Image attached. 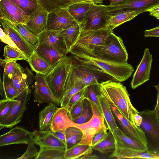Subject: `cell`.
Returning <instances> with one entry per match:
<instances>
[{"mask_svg":"<svg viewBox=\"0 0 159 159\" xmlns=\"http://www.w3.org/2000/svg\"><path fill=\"white\" fill-rule=\"evenodd\" d=\"M3 56L6 61H15L25 60L27 61L29 58L23 52L19 51L8 45L4 46Z\"/></svg>","mask_w":159,"mask_h":159,"instance_id":"cell-38","label":"cell"},{"mask_svg":"<svg viewBox=\"0 0 159 159\" xmlns=\"http://www.w3.org/2000/svg\"><path fill=\"white\" fill-rule=\"evenodd\" d=\"M70 1L72 4L75 3L83 2H91L93 3L91 0H70Z\"/></svg>","mask_w":159,"mask_h":159,"instance_id":"cell-59","label":"cell"},{"mask_svg":"<svg viewBox=\"0 0 159 159\" xmlns=\"http://www.w3.org/2000/svg\"><path fill=\"white\" fill-rule=\"evenodd\" d=\"M65 152L64 150L40 146L35 159H64Z\"/></svg>","mask_w":159,"mask_h":159,"instance_id":"cell-34","label":"cell"},{"mask_svg":"<svg viewBox=\"0 0 159 159\" xmlns=\"http://www.w3.org/2000/svg\"><path fill=\"white\" fill-rule=\"evenodd\" d=\"M86 86L81 81H77L64 94L60 102L61 107L66 106L72 97Z\"/></svg>","mask_w":159,"mask_h":159,"instance_id":"cell-41","label":"cell"},{"mask_svg":"<svg viewBox=\"0 0 159 159\" xmlns=\"http://www.w3.org/2000/svg\"><path fill=\"white\" fill-rule=\"evenodd\" d=\"M57 108V106L55 104L50 103L39 112V130L44 131L50 129L54 114Z\"/></svg>","mask_w":159,"mask_h":159,"instance_id":"cell-30","label":"cell"},{"mask_svg":"<svg viewBox=\"0 0 159 159\" xmlns=\"http://www.w3.org/2000/svg\"><path fill=\"white\" fill-rule=\"evenodd\" d=\"M104 0H91L92 2L95 4H98L102 3Z\"/></svg>","mask_w":159,"mask_h":159,"instance_id":"cell-62","label":"cell"},{"mask_svg":"<svg viewBox=\"0 0 159 159\" xmlns=\"http://www.w3.org/2000/svg\"><path fill=\"white\" fill-rule=\"evenodd\" d=\"M108 129H103L94 136L92 141V147H94L103 141L107 136Z\"/></svg>","mask_w":159,"mask_h":159,"instance_id":"cell-49","label":"cell"},{"mask_svg":"<svg viewBox=\"0 0 159 159\" xmlns=\"http://www.w3.org/2000/svg\"><path fill=\"white\" fill-rule=\"evenodd\" d=\"M126 0H110V5H112L120 3Z\"/></svg>","mask_w":159,"mask_h":159,"instance_id":"cell-60","label":"cell"},{"mask_svg":"<svg viewBox=\"0 0 159 159\" xmlns=\"http://www.w3.org/2000/svg\"><path fill=\"white\" fill-rule=\"evenodd\" d=\"M53 133V134L64 144L66 147V141L65 133L59 131H57Z\"/></svg>","mask_w":159,"mask_h":159,"instance_id":"cell-56","label":"cell"},{"mask_svg":"<svg viewBox=\"0 0 159 159\" xmlns=\"http://www.w3.org/2000/svg\"><path fill=\"white\" fill-rule=\"evenodd\" d=\"M9 21L28 41L34 45L37 43L38 40L37 37L34 35L25 25L20 23Z\"/></svg>","mask_w":159,"mask_h":159,"instance_id":"cell-44","label":"cell"},{"mask_svg":"<svg viewBox=\"0 0 159 159\" xmlns=\"http://www.w3.org/2000/svg\"><path fill=\"white\" fill-rule=\"evenodd\" d=\"M112 134L115 142V151L123 149L147 150L146 147L145 145L127 136L119 128Z\"/></svg>","mask_w":159,"mask_h":159,"instance_id":"cell-23","label":"cell"},{"mask_svg":"<svg viewBox=\"0 0 159 159\" xmlns=\"http://www.w3.org/2000/svg\"><path fill=\"white\" fill-rule=\"evenodd\" d=\"M141 12L133 10H124L109 13L106 20V26L111 30L122 24L130 20Z\"/></svg>","mask_w":159,"mask_h":159,"instance_id":"cell-21","label":"cell"},{"mask_svg":"<svg viewBox=\"0 0 159 159\" xmlns=\"http://www.w3.org/2000/svg\"><path fill=\"white\" fill-rule=\"evenodd\" d=\"M93 115L91 104L89 99L84 97L80 115L73 121L79 124L85 123L91 118Z\"/></svg>","mask_w":159,"mask_h":159,"instance_id":"cell-40","label":"cell"},{"mask_svg":"<svg viewBox=\"0 0 159 159\" xmlns=\"http://www.w3.org/2000/svg\"><path fill=\"white\" fill-rule=\"evenodd\" d=\"M146 11L149 12L150 15L159 20V3L148 9Z\"/></svg>","mask_w":159,"mask_h":159,"instance_id":"cell-53","label":"cell"},{"mask_svg":"<svg viewBox=\"0 0 159 159\" xmlns=\"http://www.w3.org/2000/svg\"><path fill=\"white\" fill-rule=\"evenodd\" d=\"M66 141V150L79 144L83 136L82 131L79 129L70 127L66 129L65 132Z\"/></svg>","mask_w":159,"mask_h":159,"instance_id":"cell-35","label":"cell"},{"mask_svg":"<svg viewBox=\"0 0 159 159\" xmlns=\"http://www.w3.org/2000/svg\"><path fill=\"white\" fill-rule=\"evenodd\" d=\"M98 157L95 155H92V153L89 154L81 157L80 159H97Z\"/></svg>","mask_w":159,"mask_h":159,"instance_id":"cell-58","label":"cell"},{"mask_svg":"<svg viewBox=\"0 0 159 159\" xmlns=\"http://www.w3.org/2000/svg\"><path fill=\"white\" fill-rule=\"evenodd\" d=\"M34 132H30L19 126L12 128L0 136V146L14 144L35 143Z\"/></svg>","mask_w":159,"mask_h":159,"instance_id":"cell-14","label":"cell"},{"mask_svg":"<svg viewBox=\"0 0 159 159\" xmlns=\"http://www.w3.org/2000/svg\"><path fill=\"white\" fill-rule=\"evenodd\" d=\"M27 84L29 86L33 81L34 79V75L32 72L28 68H24Z\"/></svg>","mask_w":159,"mask_h":159,"instance_id":"cell-55","label":"cell"},{"mask_svg":"<svg viewBox=\"0 0 159 159\" xmlns=\"http://www.w3.org/2000/svg\"><path fill=\"white\" fill-rule=\"evenodd\" d=\"M144 36L146 37H157L159 38V26L145 30Z\"/></svg>","mask_w":159,"mask_h":159,"instance_id":"cell-52","label":"cell"},{"mask_svg":"<svg viewBox=\"0 0 159 159\" xmlns=\"http://www.w3.org/2000/svg\"><path fill=\"white\" fill-rule=\"evenodd\" d=\"M35 80L34 91V101L40 103H53L58 106L59 100L53 95L44 75L36 73L34 77Z\"/></svg>","mask_w":159,"mask_h":159,"instance_id":"cell-15","label":"cell"},{"mask_svg":"<svg viewBox=\"0 0 159 159\" xmlns=\"http://www.w3.org/2000/svg\"><path fill=\"white\" fill-rule=\"evenodd\" d=\"M93 51L101 57L112 61L127 62L128 54L123 41L113 32L103 44L96 47Z\"/></svg>","mask_w":159,"mask_h":159,"instance_id":"cell-6","label":"cell"},{"mask_svg":"<svg viewBox=\"0 0 159 159\" xmlns=\"http://www.w3.org/2000/svg\"><path fill=\"white\" fill-rule=\"evenodd\" d=\"M34 143H30L28 145L25 152L22 156L17 158L18 159H35L38 155L39 151L34 145Z\"/></svg>","mask_w":159,"mask_h":159,"instance_id":"cell-48","label":"cell"},{"mask_svg":"<svg viewBox=\"0 0 159 159\" xmlns=\"http://www.w3.org/2000/svg\"><path fill=\"white\" fill-rule=\"evenodd\" d=\"M31 92V89L29 88L16 98L18 101L7 116L0 121L1 130L4 128H12L21 121L27 103L30 99Z\"/></svg>","mask_w":159,"mask_h":159,"instance_id":"cell-9","label":"cell"},{"mask_svg":"<svg viewBox=\"0 0 159 159\" xmlns=\"http://www.w3.org/2000/svg\"><path fill=\"white\" fill-rule=\"evenodd\" d=\"M27 62L33 71L44 75L47 74L55 65L50 64L40 57L35 51Z\"/></svg>","mask_w":159,"mask_h":159,"instance_id":"cell-28","label":"cell"},{"mask_svg":"<svg viewBox=\"0 0 159 159\" xmlns=\"http://www.w3.org/2000/svg\"><path fill=\"white\" fill-rule=\"evenodd\" d=\"M109 156L110 158L118 159H159V156L158 155L151 153L147 150L145 151H141L133 149H124L114 151Z\"/></svg>","mask_w":159,"mask_h":159,"instance_id":"cell-27","label":"cell"},{"mask_svg":"<svg viewBox=\"0 0 159 159\" xmlns=\"http://www.w3.org/2000/svg\"><path fill=\"white\" fill-rule=\"evenodd\" d=\"M0 94L2 97L4 95L3 82L2 81L1 78L0 80Z\"/></svg>","mask_w":159,"mask_h":159,"instance_id":"cell-61","label":"cell"},{"mask_svg":"<svg viewBox=\"0 0 159 159\" xmlns=\"http://www.w3.org/2000/svg\"><path fill=\"white\" fill-rule=\"evenodd\" d=\"M98 84H90L85 86L84 88V97L95 103L102 112L98 98V95L100 93Z\"/></svg>","mask_w":159,"mask_h":159,"instance_id":"cell-42","label":"cell"},{"mask_svg":"<svg viewBox=\"0 0 159 159\" xmlns=\"http://www.w3.org/2000/svg\"><path fill=\"white\" fill-rule=\"evenodd\" d=\"M91 2L77 3L71 4L68 7V10L73 17L80 24L91 5Z\"/></svg>","mask_w":159,"mask_h":159,"instance_id":"cell-32","label":"cell"},{"mask_svg":"<svg viewBox=\"0 0 159 159\" xmlns=\"http://www.w3.org/2000/svg\"><path fill=\"white\" fill-rule=\"evenodd\" d=\"M152 61V55L149 49L145 48L142 58L133 76L130 83L132 89L149 80Z\"/></svg>","mask_w":159,"mask_h":159,"instance_id":"cell-13","label":"cell"},{"mask_svg":"<svg viewBox=\"0 0 159 159\" xmlns=\"http://www.w3.org/2000/svg\"><path fill=\"white\" fill-rule=\"evenodd\" d=\"M35 51L41 57L50 64L54 65L59 61L64 55L49 45L45 44L34 45Z\"/></svg>","mask_w":159,"mask_h":159,"instance_id":"cell-25","label":"cell"},{"mask_svg":"<svg viewBox=\"0 0 159 159\" xmlns=\"http://www.w3.org/2000/svg\"><path fill=\"white\" fill-rule=\"evenodd\" d=\"M0 38L1 42L19 51L22 52L11 38L5 33L1 28H0Z\"/></svg>","mask_w":159,"mask_h":159,"instance_id":"cell-50","label":"cell"},{"mask_svg":"<svg viewBox=\"0 0 159 159\" xmlns=\"http://www.w3.org/2000/svg\"><path fill=\"white\" fill-rule=\"evenodd\" d=\"M142 117L139 127L143 132L147 150L151 153L159 154V120L153 110L145 109L139 112Z\"/></svg>","mask_w":159,"mask_h":159,"instance_id":"cell-5","label":"cell"},{"mask_svg":"<svg viewBox=\"0 0 159 159\" xmlns=\"http://www.w3.org/2000/svg\"><path fill=\"white\" fill-rule=\"evenodd\" d=\"M84 96L71 108L68 112V116L72 121L78 118L80 115L84 99Z\"/></svg>","mask_w":159,"mask_h":159,"instance_id":"cell-46","label":"cell"},{"mask_svg":"<svg viewBox=\"0 0 159 159\" xmlns=\"http://www.w3.org/2000/svg\"><path fill=\"white\" fill-rule=\"evenodd\" d=\"M23 10L28 16L36 8L38 2L36 0H9Z\"/></svg>","mask_w":159,"mask_h":159,"instance_id":"cell-43","label":"cell"},{"mask_svg":"<svg viewBox=\"0 0 159 159\" xmlns=\"http://www.w3.org/2000/svg\"><path fill=\"white\" fill-rule=\"evenodd\" d=\"M18 101L15 98L9 99L4 98L0 101V121L9 112L14 104Z\"/></svg>","mask_w":159,"mask_h":159,"instance_id":"cell-45","label":"cell"},{"mask_svg":"<svg viewBox=\"0 0 159 159\" xmlns=\"http://www.w3.org/2000/svg\"><path fill=\"white\" fill-rule=\"evenodd\" d=\"M49 13L58 9L68 7L72 4L70 0H36Z\"/></svg>","mask_w":159,"mask_h":159,"instance_id":"cell-36","label":"cell"},{"mask_svg":"<svg viewBox=\"0 0 159 159\" xmlns=\"http://www.w3.org/2000/svg\"><path fill=\"white\" fill-rule=\"evenodd\" d=\"M84 88L74 95L70 99L67 105L66 106L67 108L68 112L70 111L72 107L84 96Z\"/></svg>","mask_w":159,"mask_h":159,"instance_id":"cell-51","label":"cell"},{"mask_svg":"<svg viewBox=\"0 0 159 159\" xmlns=\"http://www.w3.org/2000/svg\"><path fill=\"white\" fill-rule=\"evenodd\" d=\"M68 113L66 106L57 108L50 127L52 132L59 131L65 133L66 129L70 127V119L68 116Z\"/></svg>","mask_w":159,"mask_h":159,"instance_id":"cell-24","label":"cell"},{"mask_svg":"<svg viewBox=\"0 0 159 159\" xmlns=\"http://www.w3.org/2000/svg\"><path fill=\"white\" fill-rule=\"evenodd\" d=\"M98 98L100 104L102 112L107 127L109 130L113 134L118 127L116 123L115 119L111 109L109 102L101 93L100 91V93L98 96Z\"/></svg>","mask_w":159,"mask_h":159,"instance_id":"cell-26","label":"cell"},{"mask_svg":"<svg viewBox=\"0 0 159 159\" xmlns=\"http://www.w3.org/2000/svg\"><path fill=\"white\" fill-rule=\"evenodd\" d=\"M115 147V142L114 136L109 130L107 137L98 144L93 147V149L98 151L102 154L113 152Z\"/></svg>","mask_w":159,"mask_h":159,"instance_id":"cell-37","label":"cell"},{"mask_svg":"<svg viewBox=\"0 0 159 159\" xmlns=\"http://www.w3.org/2000/svg\"><path fill=\"white\" fill-rule=\"evenodd\" d=\"M61 31L45 29L37 35L38 40L35 44L49 45L63 55H66V47L62 37L59 34Z\"/></svg>","mask_w":159,"mask_h":159,"instance_id":"cell-18","label":"cell"},{"mask_svg":"<svg viewBox=\"0 0 159 159\" xmlns=\"http://www.w3.org/2000/svg\"><path fill=\"white\" fill-rule=\"evenodd\" d=\"M159 3V0H126L118 4L106 5V7L109 13L128 9L143 13Z\"/></svg>","mask_w":159,"mask_h":159,"instance_id":"cell-20","label":"cell"},{"mask_svg":"<svg viewBox=\"0 0 159 159\" xmlns=\"http://www.w3.org/2000/svg\"><path fill=\"white\" fill-rule=\"evenodd\" d=\"M81 30L80 25L77 24L66 29L62 30L59 34L62 37L67 53L76 43Z\"/></svg>","mask_w":159,"mask_h":159,"instance_id":"cell-29","label":"cell"},{"mask_svg":"<svg viewBox=\"0 0 159 159\" xmlns=\"http://www.w3.org/2000/svg\"><path fill=\"white\" fill-rule=\"evenodd\" d=\"M48 13L38 3L36 9L29 16L28 21L25 26L37 36L46 29Z\"/></svg>","mask_w":159,"mask_h":159,"instance_id":"cell-19","label":"cell"},{"mask_svg":"<svg viewBox=\"0 0 159 159\" xmlns=\"http://www.w3.org/2000/svg\"><path fill=\"white\" fill-rule=\"evenodd\" d=\"M3 84L4 93V98L14 99L19 94L15 87L11 79L9 78L4 72L3 74Z\"/></svg>","mask_w":159,"mask_h":159,"instance_id":"cell-39","label":"cell"},{"mask_svg":"<svg viewBox=\"0 0 159 159\" xmlns=\"http://www.w3.org/2000/svg\"><path fill=\"white\" fill-rule=\"evenodd\" d=\"M109 13L106 5L92 4L80 24L81 28L92 30L106 27V20Z\"/></svg>","mask_w":159,"mask_h":159,"instance_id":"cell-10","label":"cell"},{"mask_svg":"<svg viewBox=\"0 0 159 159\" xmlns=\"http://www.w3.org/2000/svg\"><path fill=\"white\" fill-rule=\"evenodd\" d=\"M73 62V57L65 55L44 75L53 95L60 102L63 96L65 83Z\"/></svg>","mask_w":159,"mask_h":159,"instance_id":"cell-4","label":"cell"},{"mask_svg":"<svg viewBox=\"0 0 159 159\" xmlns=\"http://www.w3.org/2000/svg\"><path fill=\"white\" fill-rule=\"evenodd\" d=\"M15 61H6L0 59V66L4 69V72L11 79L13 72L16 67V62Z\"/></svg>","mask_w":159,"mask_h":159,"instance_id":"cell-47","label":"cell"},{"mask_svg":"<svg viewBox=\"0 0 159 159\" xmlns=\"http://www.w3.org/2000/svg\"><path fill=\"white\" fill-rule=\"evenodd\" d=\"M156 89L157 92V98L156 104L155 108L153 110L155 114L159 120V83L153 86Z\"/></svg>","mask_w":159,"mask_h":159,"instance_id":"cell-54","label":"cell"},{"mask_svg":"<svg viewBox=\"0 0 159 159\" xmlns=\"http://www.w3.org/2000/svg\"><path fill=\"white\" fill-rule=\"evenodd\" d=\"M87 98L92 107L93 112L92 117L88 121L81 124L75 123L70 119L69 127H76L82 131V138L79 144L92 146V139L94 135L101 130L108 128L105 124L101 111L95 103Z\"/></svg>","mask_w":159,"mask_h":159,"instance_id":"cell-7","label":"cell"},{"mask_svg":"<svg viewBox=\"0 0 159 159\" xmlns=\"http://www.w3.org/2000/svg\"><path fill=\"white\" fill-rule=\"evenodd\" d=\"M109 103L113 114L121 126L123 132L130 138L146 147L147 143L145 135L140 128L121 114L113 104L110 102Z\"/></svg>","mask_w":159,"mask_h":159,"instance_id":"cell-12","label":"cell"},{"mask_svg":"<svg viewBox=\"0 0 159 159\" xmlns=\"http://www.w3.org/2000/svg\"><path fill=\"white\" fill-rule=\"evenodd\" d=\"M101 93L129 121L134 124L133 116L139 112L133 106L125 86L110 80L98 84Z\"/></svg>","mask_w":159,"mask_h":159,"instance_id":"cell-2","label":"cell"},{"mask_svg":"<svg viewBox=\"0 0 159 159\" xmlns=\"http://www.w3.org/2000/svg\"><path fill=\"white\" fill-rule=\"evenodd\" d=\"M11 79L19 94L29 88L26 82L24 68L17 63Z\"/></svg>","mask_w":159,"mask_h":159,"instance_id":"cell-31","label":"cell"},{"mask_svg":"<svg viewBox=\"0 0 159 159\" xmlns=\"http://www.w3.org/2000/svg\"><path fill=\"white\" fill-rule=\"evenodd\" d=\"M158 155H159V154H158Z\"/></svg>","mask_w":159,"mask_h":159,"instance_id":"cell-63","label":"cell"},{"mask_svg":"<svg viewBox=\"0 0 159 159\" xmlns=\"http://www.w3.org/2000/svg\"><path fill=\"white\" fill-rule=\"evenodd\" d=\"M35 144L46 148H53L65 150L64 144L53 134L50 129L44 131H34Z\"/></svg>","mask_w":159,"mask_h":159,"instance_id":"cell-22","label":"cell"},{"mask_svg":"<svg viewBox=\"0 0 159 159\" xmlns=\"http://www.w3.org/2000/svg\"><path fill=\"white\" fill-rule=\"evenodd\" d=\"M68 7L60 8L49 13L46 29L63 30L79 24L70 13Z\"/></svg>","mask_w":159,"mask_h":159,"instance_id":"cell-11","label":"cell"},{"mask_svg":"<svg viewBox=\"0 0 159 159\" xmlns=\"http://www.w3.org/2000/svg\"><path fill=\"white\" fill-rule=\"evenodd\" d=\"M73 58V62L66 80L64 94L77 81H81L86 86L111 80L94 68Z\"/></svg>","mask_w":159,"mask_h":159,"instance_id":"cell-3","label":"cell"},{"mask_svg":"<svg viewBox=\"0 0 159 159\" xmlns=\"http://www.w3.org/2000/svg\"><path fill=\"white\" fill-rule=\"evenodd\" d=\"M92 146L78 144L65 151L64 159H80L87 154L92 153Z\"/></svg>","mask_w":159,"mask_h":159,"instance_id":"cell-33","label":"cell"},{"mask_svg":"<svg viewBox=\"0 0 159 159\" xmlns=\"http://www.w3.org/2000/svg\"><path fill=\"white\" fill-rule=\"evenodd\" d=\"M0 18L11 22L27 24L29 16L9 0H0Z\"/></svg>","mask_w":159,"mask_h":159,"instance_id":"cell-17","label":"cell"},{"mask_svg":"<svg viewBox=\"0 0 159 159\" xmlns=\"http://www.w3.org/2000/svg\"><path fill=\"white\" fill-rule=\"evenodd\" d=\"M0 20L5 33L11 38L29 59L35 51L34 45L26 40L9 21L3 18H0Z\"/></svg>","mask_w":159,"mask_h":159,"instance_id":"cell-16","label":"cell"},{"mask_svg":"<svg viewBox=\"0 0 159 159\" xmlns=\"http://www.w3.org/2000/svg\"><path fill=\"white\" fill-rule=\"evenodd\" d=\"M133 119L134 124L138 127L141 125L143 120L139 112L134 114L133 116Z\"/></svg>","mask_w":159,"mask_h":159,"instance_id":"cell-57","label":"cell"},{"mask_svg":"<svg viewBox=\"0 0 159 159\" xmlns=\"http://www.w3.org/2000/svg\"><path fill=\"white\" fill-rule=\"evenodd\" d=\"M112 32L107 27L92 30H84L81 28L77 40L73 46L93 51L96 47L103 44Z\"/></svg>","mask_w":159,"mask_h":159,"instance_id":"cell-8","label":"cell"},{"mask_svg":"<svg viewBox=\"0 0 159 159\" xmlns=\"http://www.w3.org/2000/svg\"><path fill=\"white\" fill-rule=\"evenodd\" d=\"M69 53L77 61L91 66L106 75L113 81L120 82L127 80L134 71L131 64L112 61L100 56L93 51L73 46Z\"/></svg>","mask_w":159,"mask_h":159,"instance_id":"cell-1","label":"cell"}]
</instances>
